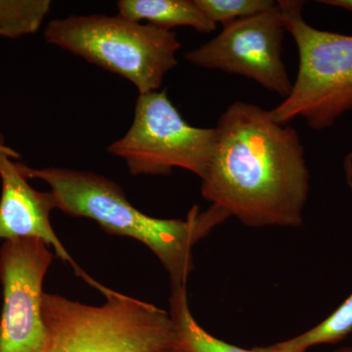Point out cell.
Listing matches in <instances>:
<instances>
[{"label": "cell", "mask_w": 352, "mask_h": 352, "mask_svg": "<svg viewBox=\"0 0 352 352\" xmlns=\"http://www.w3.org/2000/svg\"><path fill=\"white\" fill-rule=\"evenodd\" d=\"M319 3L326 4V6L339 7V8L346 9L352 12V0H321Z\"/></svg>", "instance_id": "15"}, {"label": "cell", "mask_w": 352, "mask_h": 352, "mask_svg": "<svg viewBox=\"0 0 352 352\" xmlns=\"http://www.w3.org/2000/svg\"><path fill=\"white\" fill-rule=\"evenodd\" d=\"M16 157H19V154L0 139V240L34 238L43 241L54 248L58 258L71 264L76 275L91 283L94 279L73 261L51 226V212L57 208L54 196L51 191L32 188L21 171L19 163L12 161Z\"/></svg>", "instance_id": "9"}, {"label": "cell", "mask_w": 352, "mask_h": 352, "mask_svg": "<svg viewBox=\"0 0 352 352\" xmlns=\"http://www.w3.org/2000/svg\"><path fill=\"white\" fill-rule=\"evenodd\" d=\"M352 333V294L320 324L293 339L264 346L270 352H307L310 347L337 344Z\"/></svg>", "instance_id": "12"}, {"label": "cell", "mask_w": 352, "mask_h": 352, "mask_svg": "<svg viewBox=\"0 0 352 352\" xmlns=\"http://www.w3.org/2000/svg\"><path fill=\"white\" fill-rule=\"evenodd\" d=\"M52 259L50 245L39 239L22 238L2 244L0 352H45L48 335L43 315V285Z\"/></svg>", "instance_id": "8"}, {"label": "cell", "mask_w": 352, "mask_h": 352, "mask_svg": "<svg viewBox=\"0 0 352 352\" xmlns=\"http://www.w3.org/2000/svg\"><path fill=\"white\" fill-rule=\"evenodd\" d=\"M286 29L278 3L223 25L219 36L185 53L189 63L244 76L287 98L293 87L283 61Z\"/></svg>", "instance_id": "7"}, {"label": "cell", "mask_w": 352, "mask_h": 352, "mask_svg": "<svg viewBox=\"0 0 352 352\" xmlns=\"http://www.w3.org/2000/svg\"><path fill=\"white\" fill-rule=\"evenodd\" d=\"M287 32L298 47V75L289 96L270 111L278 124L296 118L314 131L332 126L352 110V36L320 31L305 22L303 1H277Z\"/></svg>", "instance_id": "5"}, {"label": "cell", "mask_w": 352, "mask_h": 352, "mask_svg": "<svg viewBox=\"0 0 352 352\" xmlns=\"http://www.w3.org/2000/svg\"><path fill=\"white\" fill-rule=\"evenodd\" d=\"M196 3L214 23L226 25L234 21L265 12L276 6L273 0H196Z\"/></svg>", "instance_id": "14"}, {"label": "cell", "mask_w": 352, "mask_h": 352, "mask_svg": "<svg viewBox=\"0 0 352 352\" xmlns=\"http://www.w3.org/2000/svg\"><path fill=\"white\" fill-rule=\"evenodd\" d=\"M170 314L177 328L178 346L189 352H270L264 346L245 349L233 346L201 328L190 311L187 287L173 291Z\"/></svg>", "instance_id": "11"}, {"label": "cell", "mask_w": 352, "mask_h": 352, "mask_svg": "<svg viewBox=\"0 0 352 352\" xmlns=\"http://www.w3.org/2000/svg\"><path fill=\"white\" fill-rule=\"evenodd\" d=\"M99 307L44 293L45 352H166L178 346L170 312L101 284Z\"/></svg>", "instance_id": "3"}, {"label": "cell", "mask_w": 352, "mask_h": 352, "mask_svg": "<svg viewBox=\"0 0 352 352\" xmlns=\"http://www.w3.org/2000/svg\"><path fill=\"white\" fill-rule=\"evenodd\" d=\"M48 43L117 74L139 94L157 91L177 65L182 47L175 32L122 16H69L48 23Z\"/></svg>", "instance_id": "4"}, {"label": "cell", "mask_w": 352, "mask_h": 352, "mask_svg": "<svg viewBox=\"0 0 352 352\" xmlns=\"http://www.w3.org/2000/svg\"><path fill=\"white\" fill-rule=\"evenodd\" d=\"M217 129L189 124L166 90L139 94L126 133L108 147L133 175H168L173 168L201 178L214 155Z\"/></svg>", "instance_id": "6"}, {"label": "cell", "mask_w": 352, "mask_h": 352, "mask_svg": "<svg viewBox=\"0 0 352 352\" xmlns=\"http://www.w3.org/2000/svg\"><path fill=\"white\" fill-rule=\"evenodd\" d=\"M23 175L47 183L58 210L96 221L104 231L142 243L168 273L171 289L187 287L193 270L192 248L230 215L212 205L198 206L183 219H162L141 212L127 200L117 183L90 171L63 168H32L19 163Z\"/></svg>", "instance_id": "2"}, {"label": "cell", "mask_w": 352, "mask_h": 352, "mask_svg": "<svg viewBox=\"0 0 352 352\" xmlns=\"http://www.w3.org/2000/svg\"><path fill=\"white\" fill-rule=\"evenodd\" d=\"M333 352H352V346H342Z\"/></svg>", "instance_id": "18"}, {"label": "cell", "mask_w": 352, "mask_h": 352, "mask_svg": "<svg viewBox=\"0 0 352 352\" xmlns=\"http://www.w3.org/2000/svg\"><path fill=\"white\" fill-rule=\"evenodd\" d=\"M344 168L347 184L352 189V151L344 159Z\"/></svg>", "instance_id": "16"}, {"label": "cell", "mask_w": 352, "mask_h": 352, "mask_svg": "<svg viewBox=\"0 0 352 352\" xmlns=\"http://www.w3.org/2000/svg\"><path fill=\"white\" fill-rule=\"evenodd\" d=\"M166 352H189L186 351V349H182V346H176L175 347H171L170 349H168V351Z\"/></svg>", "instance_id": "17"}, {"label": "cell", "mask_w": 352, "mask_h": 352, "mask_svg": "<svg viewBox=\"0 0 352 352\" xmlns=\"http://www.w3.org/2000/svg\"><path fill=\"white\" fill-rule=\"evenodd\" d=\"M117 7L118 15L122 17L138 23L147 21L168 31L182 25L206 34L217 29L196 0H120Z\"/></svg>", "instance_id": "10"}, {"label": "cell", "mask_w": 352, "mask_h": 352, "mask_svg": "<svg viewBox=\"0 0 352 352\" xmlns=\"http://www.w3.org/2000/svg\"><path fill=\"white\" fill-rule=\"evenodd\" d=\"M201 195L251 227H298L309 193L305 149L270 111L236 101L220 116Z\"/></svg>", "instance_id": "1"}, {"label": "cell", "mask_w": 352, "mask_h": 352, "mask_svg": "<svg viewBox=\"0 0 352 352\" xmlns=\"http://www.w3.org/2000/svg\"><path fill=\"white\" fill-rule=\"evenodd\" d=\"M50 8V0H0V36L17 38L34 34Z\"/></svg>", "instance_id": "13"}]
</instances>
